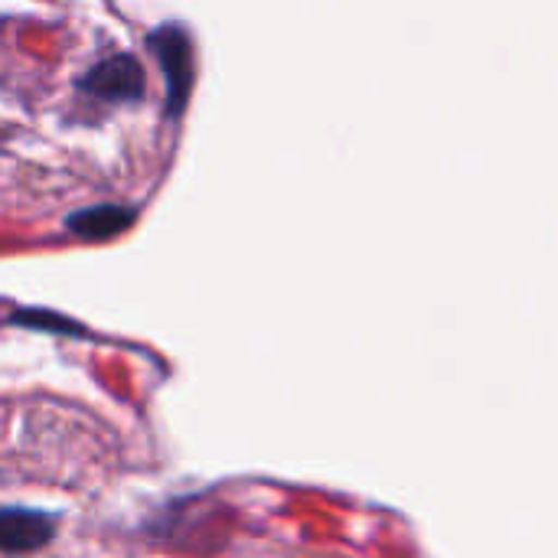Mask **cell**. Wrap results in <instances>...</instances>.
Masks as SVG:
<instances>
[{"label":"cell","mask_w":558,"mask_h":558,"mask_svg":"<svg viewBox=\"0 0 558 558\" xmlns=\"http://www.w3.org/2000/svg\"><path fill=\"white\" fill-rule=\"evenodd\" d=\"M52 539V520L36 510H0V553L26 556Z\"/></svg>","instance_id":"cell-3"},{"label":"cell","mask_w":558,"mask_h":558,"mask_svg":"<svg viewBox=\"0 0 558 558\" xmlns=\"http://www.w3.org/2000/svg\"><path fill=\"white\" fill-rule=\"evenodd\" d=\"M157 59L163 65L167 75V105L170 114H180L186 108L190 98V85H193V46L190 36L180 26H163L150 36Z\"/></svg>","instance_id":"cell-1"},{"label":"cell","mask_w":558,"mask_h":558,"mask_svg":"<svg viewBox=\"0 0 558 558\" xmlns=\"http://www.w3.org/2000/svg\"><path fill=\"white\" fill-rule=\"evenodd\" d=\"M131 219H134V213H128L121 206H105V209H85V213L72 216L69 229L88 242H101V239L121 235L131 226Z\"/></svg>","instance_id":"cell-4"},{"label":"cell","mask_w":558,"mask_h":558,"mask_svg":"<svg viewBox=\"0 0 558 558\" xmlns=\"http://www.w3.org/2000/svg\"><path fill=\"white\" fill-rule=\"evenodd\" d=\"M82 92L95 98H141L144 95V69L134 56H111L92 65L82 78Z\"/></svg>","instance_id":"cell-2"}]
</instances>
